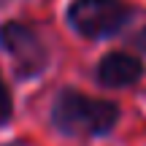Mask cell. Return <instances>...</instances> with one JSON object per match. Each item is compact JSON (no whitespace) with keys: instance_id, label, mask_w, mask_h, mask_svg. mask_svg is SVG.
Wrapping results in <instances>:
<instances>
[{"instance_id":"obj_1","label":"cell","mask_w":146,"mask_h":146,"mask_svg":"<svg viewBox=\"0 0 146 146\" xmlns=\"http://www.w3.org/2000/svg\"><path fill=\"white\" fill-rule=\"evenodd\" d=\"M119 122V106L95 100L78 89H62L52 106V125L70 138H95L111 133Z\"/></svg>"},{"instance_id":"obj_2","label":"cell","mask_w":146,"mask_h":146,"mask_svg":"<svg viewBox=\"0 0 146 146\" xmlns=\"http://www.w3.org/2000/svg\"><path fill=\"white\" fill-rule=\"evenodd\" d=\"M135 11L122 0H73L68 5V25L78 35L103 41L114 38L133 22Z\"/></svg>"},{"instance_id":"obj_3","label":"cell","mask_w":146,"mask_h":146,"mask_svg":"<svg viewBox=\"0 0 146 146\" xmlns=\"http://www.w3.org/2000/svg\"><path fill=\"white\" fill-rule=\"evenodd\" d=\"M0 46L14 62V73L19 78H35L49 65V54L43 41L33 27L22 22H5L0 27Z\"/></svg>"},{"instance_id":"obj_4","label":"cell","mask_w":146,"mask_h":146,"mask_svg":"<svg viewBox=\"0 0 146 146\" xmlns=\"http://www.w3.org/2000/svg\"><path fill=\"white\" fill-rule=\"evenodd\" d=\"M143 76V62L135 57V54H127V52H111L100 60L98 65V78L103 87L111 89H125L133 87L138 78Z\"/></svg>"},{"instance_id":"obj_5","label":"cell","mask_w":146,"mask_h":146,"mask_svg":"<svg viewBox=\"0 0 146 146\" xmlns=\"http://www.w3.org/2000/svg\"><path fill=\"white\" fill-rule=\"evenodd\" d=\"M11 114H14V103H11V92H8V87L3 84V78H0V125H5V122L11 119Z\"/></svg>"},{"instance_id":"obj_6","label":"cell","mask_w":146,"mask_h":146,"mask_svg":"<svg viewBox=\"0 0 146 146\" xmlns=\"http://www.w3.org/2000/svg\"><path fill=\"white\" fill-rule=\"evenodd\" d=\"M135 49L146 54V27H143V30H141V33L135 35Z\"/></svg>"}]
</instances>
